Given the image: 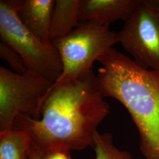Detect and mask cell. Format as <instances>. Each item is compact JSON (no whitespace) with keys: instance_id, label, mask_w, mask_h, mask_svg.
<instances>
[{"instance_id":"obj_1","label":"cell","mask_w":159,"mask_h":159,"mask_svg":"<svg viewBox=\"0 0 159 159\" xmlns=\"http://www.w3.org/2000/svg\"><path fill=\"white\" fill-rule=\"evenodd\" d=\"M110 113L93 69L54 89L44 103L41 116L15 119L14 127L26 131L42 156L56 150L93 148L98 125Z\"/></svg>"},{"instance_id":"obj_2","label":"cell","mask_w":159,"mask_h":159,"mask_svg":"<svg viewBox=\"0 0 159 159\" xmlns=\"http://www.w3.org/2000/svg\"><path fill=\"white\" fill-rule=\"evenodd\" d=\"M97 61L102 66L97 77L103 96L127 110L146 159H159V72L142 68L114 47Z\"/></svg>"},{"instance_id":"obj_3","label":"cell","mask_w":159,"mask_h":159,"mask_svg":"<svg viewBox=\"0 0 159 159\" xmlns=\"http://www.w3.org/2000/svg\"><path fill=\"white\" fill-rule=\"evenodd\" d=\"M116 35L108 25L87 21L80 23L67 36L52 41L61 58L63 70L59 78L52 84L47 97L54 89L92 70L94 62L117 44Z\"/></svg>"},{"instance_id":"obj_4","label":"cell","mask_w":159,"mask_h":159,"mask_svg":"<svg viewBox=\"0 0 159 159\" xmlns=\"http://www.w3.org/2000/svg\"><path fill=\"white\" fill-rule=\"evenodd\" d=\"M20 0L0 1L1 41L21 56L29 71L36 73L53 83L63 70L57 48L37 38L19 20L17 10Z\"/></svg>"},{"instance_id":"obj_5","label":"cell","mask_w":159,"mask_h":159,"mask_svg":"<svg viewBox=\"0 0 159 159\" xmlns=\"http://www.w3.org/2000/svg\"><path fill=\"white\" fill-rule=\"evenodd\" d=\"M53 83L29 71L17 74L0 67V132L11 129L18 116L39 120Z\"/></svg>"},{"instance_id":"obj_6","label":"cell","mask_w":159,"mask_h":159,"mask_svg":"<svg viewBox=\"0 0 159 159\" xmlns=\"http://www.w3.org/2000/svg\"><path fill=\"white\" fill-rule=\"evenodd\" d=\"M116 39L137 65L159 72V0H140Z\"/></svg>"},{"instance_id":"obj_7","label":"cell","mask_w":159,"mask_h":159,"mask_svg":"<svg viewBox=\"0 0 159 159\" xmlns=\"http://www.w3.org/2000/svg\"><path fill=\"white\" fill-rule=\"evenodd\" d=\"M140 0H80V23L94 21L108 25L119 20L126 22Z\"/></svg>"},{"instance_id":"obj_8","label":"cell","mask_w":159,"mask_h":159,"mask_svg":"<svg viewBox=\"0 0 159 159\" xmlns=\"http://www.w3.org/2000/svg\"><path fill=\"white\" fill-rule=\"evenodd\" d=\"M55 0H20L17 16L24 27L39 40L52 44L50 39Z\"/></svg>"},{"instance_id":"obj_9","label":"cell","mask_w":159,"mask_h":159,"mask_svg":"<svg viewBox=\"0 0 159 159\" xmlns=\"http://www.w3.org/2000/svg\"><path fill=\"white\" fill-rule=\"evenodd\" d=\"M80 0H55L51 18V43L67 36L80 24Z\"/></svg>"},{"instance_id":"obj_10","label":"cell","mask_w":159,"mask_h":159,"mask_svg":"<svg viewBox=\"0 0 159 159\" xmlns=\"http://www.w3.org/2000/svg\"><path fill=\"white\" fill-rule=\"evenodd\" d=\"M32 141L28 133L12 127L0 132V159H29Z\"/></svg>"},{"instance_id":"obj_11","label":"cell","mask_w":159,"mask_h":159,"mask_svg":"<svg viewBox=\"0 0 159 159\" xmlns=\"http://www.w3.org/2000/svg\"><path fill=\"white\" fill-rule=\"evenodd\" d=\"M92 148L95 152L94 159H134L129 152L114 144L113 136L108 133L101 134L97 131Z\"/></svg>"},{"instance_id":"obj_12","label":"cell","mask_w":159,"mask_h":159,"mask_svg":"<svg viewBox=\"0 0 159 159\" xmlns=\"http://www.w3.org/2000/svg\"><path fill=\"white\" fill-rule=\"evenodd\" d=\"M0 57L9 64L13 72L21 74L29 72V69L21 56L10 46L2 41L0 43Z\"/></svg>"},{"instance_id":"obj_13","label":"cell","mask_w":159,"mask_h":159,"mask_svg":"<svg viewBox=\"0 0 159 159\" xmlns=\"http://www.w3.org/2000/svg\"><path fill=\"white\" fill-rule=\"evenodd\" d=\"M42 156L43 159H72L70 156V151L66 150H53Z\"/></svg>"},{"instance_id":"obj_14","label":"cell","mask_w":159,"mask_h":159,"mask_svg":"<svg viewBox=\"0 0 159 159\" xmlns=\"http://www.w3.org/2000/svg\"><path fill=\"white\" fill-rule=\"evenodd\" d=\"M29 159H43V158L39 152L33 146Z\"/></svg>"}]
</instances>
